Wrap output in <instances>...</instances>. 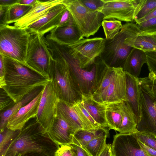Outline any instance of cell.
Segmentation results:
<instances>
[{"label":"cell","mask_w":156,"mask_h":156,"mask_svg":"<svg viewBox=\"0 0 156 156\" xmlns=\"http://www.w3.org/2000/svg\"><path fill=\"white\" fill-rule=\"evenodd\" d=\"M3 57L6 86L2 89L15 103L50 81L21 63Z\"/></svg>","instance_id":"obj_1"},{"label":"cell","mask_w":156,"mask_h":156,"mask_svg":"<svg viewBox=\"0 0 156 156\" xmlns=\"http://www.w3.org/2000/svg\"><path fill=\"white\" fill-rule=\"evenodd\" d=\"M59 147L50 139L46 130L35 118L25 124L10 145L4 156H18L33 151L55 156Z\"/></svg>","instance_id":"obj_2"},{"label":"cell","mask_w":156,"mask_h":156,"mask_svg":"<svg viewBox=\"0 0 156 156\" xmlns=\"http://www.w3.org/2000/svg\"><path fill=\"white\" fill-rule=\"evenodd\" d=\"M45 40L48 47L58 53L66 62L82 96L91 97L101 82L106 63L99 56L93 64L82 68L69 53L65 45L47 37Z\"/></svg>","instance_id":"obj_3"},{"label":"cell","mask_w":156,"mask_h":156,"mask_svg":"<svg viewBox=\"0 0 156 156\" xmlns=\"http://www.w3.org/2000/svg\"><path fill=\"white\" fill-rule=\"evenodd\" d=\"M48 48L51 53L48 77L60 100L74 104L82 99V95L64 58Z\"/></svg>","instance_id":"obj_4"},{"label":"cell","mask_w":156,"mask_h":156,"mask_svg":"<svg viewBox=\"0 0 156 156\" xmlns=\"http://www.w3.org/2000/svg\"><path fill=\"white\" fill-rule=\"evenodd\" d=\"M31 34L26 28L0 26V54L24 65Z\"/></svg>","instance_id":"obj_5"},{"label":"cell","mask_w":156,"mask_h":156,"mask_svg":"<svg viewBox=\"0 0 156 156\" xmlns=\"http://www.w3.org/2000/svg\"><path fill=\"white\" fill-rule=\"evenodd\" d=\"M140 31L136 23L124 24L113 39L106 40L104 49L99 56L108 66L123 69L127 57L133 48L125 44L124 40L130 35Z\"/></svg>","instance_id":"obj_6"},{"label":"cell","mask_w":156,"mask_h":156,"mask_svg":"<svg viewBox=\"0 0 156 156\" xmlns=\"http://www.w3.org/2000/svg\"><path fill=\"white\" fill-rule=\"evenodd\" d=\"M62 3L70 12L83 37L94 35L102 25L104 15L88 9L81 0H63Z\"/></svg>","instance_id":"obj_7"},{"label":"cell","mask_w":156,"mask_h":156,"mask_svg":"<svg viewBox=\"0 0 156 156\" xmlns=\"http://www.w3.org/2000/svg\"><path fill=\"white\" fill-rule=\"evenodd\" d=\"M51 57L44 37L38 34H31L24 65L41 76L49 78L48 72Z\"/></svg>","instance_id":"obj_8"},{"label":"cell","mask_w":156,"mask_h":156,"mask_svg":"<svg viewBox=\"0 0 156 156\" xmlns=\"http://www.w3.org/2000/svg\"><path fill=\"white\" fill-rule=\"evenodd\" d=\"M106 39L101 37L83 38L74 43L65 45L70 55L81 67L86 68L93 64L105 48Z\"/></svg>","instance_id":"obj_9"},{"label":"cell","mask_w":156,"mask_h":156,"mask_svg":"<svg viewBox=\"0 0 156 156\" xmlns=\"http://www.w3.org/2000/svg\"><path fill=\"white\" fill-rule=\"evenodd\" d=\"M103 6L98 11L104 15V20L115 19L132 23L144 0H103Z\"/></svg>","instance_id":"obj_10"},{"label":"cell","mask_w":156,"mask_h":156,"mask_svg":"<svg viewBox=\"0 0 156 156\" xmlns=\"http://www.w3.org/2000/svg\"><path fill=\"white\" fill-rule=\"evenodd\" d=\"M139 91L140 116L136 131L156 136V109L154 101L140 85Z\"/></svg>","instance_id":"obj_11"},{"label":"cell","mask_w":156,"mask_h":156,"mask_svg":"<svg viewBox=\"0 0 156 156\" xmlns=\"http://www.w3.org/2000/svg\"><path fill=\"white\" fill-rule=\"evenodd\" d=\"M59 101L50 81L44 87L36 117L46 131L51 126L57 115Z\"/></svg>","instance_id":"obj_12"},{"label":"cell","mask_w":156,"mask_h":156,"mask_svg":"<svg viewBox=\"0 0 156 156\" xmlns=\"http://www.w3.org/2000/svg\"><path fill=\"white\" fill-rule=\"evenodd\" d=\"M91 98L102 104L127 101L125 71L119 68L109 86L101 93Z\"/></svg>","instance_id":"obj_13"},{"label":"cell","mask_w":156,"mask_h":156,"mask_svg":"<svg viewBox=\"0 0 156 156\" xmlns=\"http://www.w3.org/2000/svg\"><path fill=\"white\" fill-rule=\"evenodd\" d=\"M112 156H149L140 145L135 133H117L111 145Z\"/></svg>","instance_id":"obj_14"},{"label":"cell","mask_w":156,"mask_h":156,"mask_svg":"<svg viewBox=\"0 0 156 156\" xmlns=\"http://www.w3.org/2000/svg\"><path fill=\"white\" fill-rule=\"evenodd\" d=\"M62 3L51 8L44 15L26 27L31 34L42 36L58 27L63 13L66 9Z\"/></svg>","instance_id":"obj_15"},{"label":"cell","mask_w":156,"mask_h":156,"mask_svg":"<svg viewBox=\"0 0 156 156\" xmlns=\"http://www.w3.org/2000/svg\"><path fill=\"white\" fill-rule=\"evenodd\" d=\"M43 88L34 99L10 117L6 127L14 131L21 130L29 120L36 117Z\"/></svg>","instance_id":"obj_16"},{"label":"cell","mask_w":156,"mask_h":156,"mask_svg":"<svg viewBox=\"0 0 156 156\" xmlns=\"http://www.w3.org/2000/svg\"><path fill=\"white\" fill-rule=\"evenodd\" d=\"M76 131L58 113L52 125L46 131L50 139L59 146L72 144Z\"/></svg>","instance_id":"obj_17"},{"label":"cell","mask_w":156,"mask_h":156,"mask_svg":"<svg viewBox=\"0 0 156 156\" xmlns=\"http://www.w3.org/2000/svg\"><path fill=\"white\" fill-rule=\"evenodd\" d=\"M46 36L59 44L65 45L72 44L83 39L73 18L68 25L56 27Z\"/></svg>","instance_id":"obj_18"},{"label":"cell","mask_w":156,"mask_h":156,"mask_svg":"<svg viewBox=\"0 0 156 156\" xmlns=\"http://www.w3.org/2000/svg\"><path fill=\"white\" fill-rule=\"evenodd\" d=\"M63 0H36L31 9L24 16L16 21L14 25L26 28L46 14L53 6L63 2Z\"/></svg>","instance_id":"obj_19"},{"label":"cell","mask_w":156,"mask_h":156,"mask_svg":"<svg viewBox=\"0 0 156 156\" xmlns=\"http://www.w3.org/2000/svg\"><path fill=\"white\" fill-rule=\"evenodd\" d=\"M124 42L145 52H156V33L140 31L130 35L125 39Z\"/></svg>","instance_id":"obj_20"},{"label":"cell","mask_w":156,"mask_h":156,"mask_svg":"<svg viewBox=\"0 0 156 156\" xmlns=\"http://www.w3.org/2000/svg\"><path fill=\"white\" fill-rule=\"evenodd\" d=\"M81 102L93 119L101 127L108 128L105 117L106 104H100L91 97L82 96Z\"/></svg>","instance_id":"obj_21"},{"label":"cell","mask_w":156,"mask_h":156,"mask_svg":"<svg viewBox=\"0 0 156 156\" xmlns=\"http://www.w3.org/2000/svg\"><path fill=\"white\" fill-rule=\"evenodd\" d=\"M125 73L127 101L132 108L138 121L140 116L139 77H135L127 72Z\"/></svg>","instance_id":"obj_22"},{"label":"cell","mask_w":156,"mask_h":156,"mask_svg":"<svg viewBox=\"0 0 156 156\" xmlns=\"http://www.w3.org/2000/svg\"><path fill=\"white\" fill-rule=\"evenodd\" d=\"M146 63V52L133 48L127 57L123 69L132 76L139 77L143 66Z\"/></svg>","instance_id":"obj_23"},{"label":"cell","mask_w":156,"mask_h":156,"mask_svg":"<svg viewBox=\"0 0 156 156\" xmlns=\"http://www.w3.org/2000/svg\"><path fill=\"white\" fill-rule=\"evenodd\" d=\"M72 105L59 100L57 106V113L76 131L87 129L74 109Z\"/></svg>","instance_id":"obj_24"},{"label":"cell","mask_w":156,"mask_h":156,"mask_svg":"<svg viewBox=\"0 0 156 156\" xmlns=\"http://www.w3.org/2000/svg\"><path fill=\"white\" fill-rule=\"evenodd\" d=\"M121 112L122 121L117 131L121 134L135 132L136 131L138 119L132 108L127 101L122 102Z\"/></svg>","instance_id":"obj_25"},{"label":"cell","mask_w":156,"mask_h":156,"mask_svg":"<svg viewBox=\"0 0 156 156\" xmlns=\"http://www.w3.org/2000/svg\"><path fill=\"white\" fill-rule=\"evenodd\" d=\"M44 87H39L26 95L22 99L16 103L12 107L0 114V132L6 127L10 117L15 114L21 108L28 104L34 99L41 92Z\"/></svg>","instance_id":"obj_26"},{"label":"cell","mask_w":156,"mask_h":156,"mask_svg":"<svg viewBox=\"0 0 156 156\" xmlns=\"http://www.w3.org/2000/svg\"><path fill=\"white\" fill-rule=\"evenodd\" d=\"M109 130L101 127L76 131L73 136V143L85 148L86 145L93 139L109 134Z\"/></svg>","instance_id":"obj_27"},{"label":"cell","mask_w":156,"mask_h":156,"mask_svg":"<svg viewBox=\"0 0 156 156\" xmlns=\"http://www.w3.org/2000/svg\"><path fill=\"white\" fill-rule=\"evenodd\" d=\"M123 102L106 104L105 117L108 129L117 131L122 121L121 108Z\"/></svg>","instance_id":"obj_28"},{"label":"cell","mask_w":156,"mask_h":156,"mask_svg":"<svg viewBox=\"0 0 156 156\" xmlns=\"http://www.w3.org/2000/svg\"><path fill=\"white\" fill-rule=\"evenodd\" d=\"M32 7L17 3L9 6L6 12V24L14 23L26 14Z\"/></svg>","instance_id":"obj_29"},{"label":"cell","mask_w":156,"mask_h":156,"mask_svg":"<svg viewBox=\"0 0 156 156\" xmlns=\"http://www.w3.org/2000/svg\"><path fill=\"white\" fill-rule=\"evenodd\" d=\"M73 107L87 129L101 127L93 119L84 107L81 101L72 105Z\"/></svg>","instance_id":"obj_30"},{"label":"cell","mask_w":156,"mask_h":156,"mask_svg":"<svg viewBox=\"0 0 156 156\" xmlns=\"http://www.w3.org/2000/svg\"><path fill=\"white\" fill-rule=\"evenodd\" d=\"M119 68L111 67L106 64L101 82L92 96L101 93L109 86L116 75Z\"/></svg>","instance_id":"obj_31"},{"label":"cell","mask_w":156,"mask_h":156,"mask_svg":"<svg viewBox=\"0 0 156 156\" xmlns=\"http://www.w3.org/2000/svg\"><path fill=\"white\" fill-rule=\"evenodd\" d=\"M109 135V134H105L93 139L86 145L84 149L91 156H99L106 145V139Z\"/></svg>","instance_id":"obj_32"},{"label":"cell","mask_w":156,"mask_h":156,"mask_svg":"<svg viewBox=\"0 0 156 156\" xmlns=\"http://www.w3.org/2000/svg\"><path fill=\"white\" fill-rule=\"evenodd\" d=\"M122 25L121 21L117 20H103L102 26L106 40L113 39L119 33Z\"/></svg>","instance_id":"obj_33"},{"label":"cell","mask_w":156,"mask_h":156,"mask_svg":"<svg viewBox=\"0 0 156 156\" xmlns=\"http://www.w3.org/2000/svg\"><path fill=\"white\" fill-rule=\"evenodd\" d=\"M20 131H14L6 127L3 131L0 132V156H4L10 145L19 134Z\"/></svg>","instance_id":"obj_34"},{"label":"cell","mask_w":156,"mask_h":156,"mask_svg":"<svg viewBox=\"0 0 156 156\" xmlns=\"http://www.w3.org/2000/svg\"><path fill=\"white\" fill-rule=\"evenodd\" d=\"M139 85L156 103V81L151 80L147 77L139 78Z\"/></svg>","instance_id":"obj_35"},{"label":"cell","mask_w":156,"mask_h":156,"mask_svg":"<svg viewBox=\"0 0 156 156\" xmlns=\"http://www.w3.org/2000/svg\"><path fill=\"white\" fill-rule=\"evenodd\" d=\"M146 53V64L149 72L147 77L151 80L156 81V52H149Z\"/></svg>","instance_id":"obj_36"},{"label":"cell","mask_w":156,"mask_h":156,"mask_svg":"<svg viewBox=\"0 0 156 156\" xmlns=\"http://www.w3.org/2000/svg\"><path fill=\"white\" fill-rule=\"evenodd\" d=\"M156 8V0H144L139 12L135 17V22L145 16Z\"/></svg>","instance_id":"obj_37"},{"label":"cell","mask_w":156,"mask_h":156,"mask_svg":"<svg viewBox=\"0 0 156 156\" xmlns=\"http://www.w3.org/2000/svg\"><path fill=\"white\" fill-rule=\"evenodd\" d=\"M137 139L144 144L156 151V136L150 134L136 131Z\"/></svg>","instance_id":"obj_38"},{"label":"cell","mask_w":156,"mask_h":156,"mask_svg":"<svg viewBox=\"0 0 156 156\" xmlns=\"http://www.w3.org/2000/svg\"><path fill=\"white\" fill-rule=\"evenodd\" d=\"M0 112L12 107L16 103L2 88H0Z\"/></svg>","instance_id":"obj_39"},{"label":"cell","mask_w":156,"mask_h":156,"mask_svg":"<svg viewBox=\"0 0 156 156\" xmlns=\"http://www.w3.org/2000/svg\"><path fill=\"white\" fill-rule=\"evenodd\" d=\"M136 25L141 31L156 33V17Z\"/></svg>","instance_id":"obj_40"},{"label":"cell","mask_w":156,"mask_h":156,"mask_svg":"<svg viewBox=\"0 0 156 156\" xmlns=\"http://www.w3.org/2000/svg\"><path fill=\"white\" fill-rule=\"evenodd\" d=\"M84 5L88 9L94 11H98L104 4L103 0H81Z\"/></svg>","instance_id":"obj_41"},{"label":"cell","mask_w":156,"mask_h":156,"mask_svg":"<svg viewBox=\"0 0 156 156\" xmlns=\"http://www.w3.org/2000/svg\"><path fill=\"white\" fill-rule=\"evenodd\" d=\"M55 156H73L70 145H60L55 152Z\"/></svg>","instance_id":"obj_42"},{"label":"cell","mask_w":156,"mask_h":156,"mask_svg":"<svg viewBox=\"0 0 156 156\" xmlns=\"http://www.w3.org/2000/svg\"><path fill=\"white\" fill-rule=\"evenodd\" d=\"M71 146L73 156H91L84 148L76 144H72Z\"/></svg>","instance_id":"obj_43"},{"label":"cell","mask_w":156,"mask_h":156,"mask_svg":"<svg viewBox=\"0 0 156 156\" xmlns=\"http://www.w3.org/2000/svg\"><path fill=\"white\" fill-rule=\"evenodd\" d=\"M5 86L3 57L0 54V87L3 88Z\"/></svg>","instance_id":"obj_44"},{"label":"cell","mask_w":156,"mask_h":156,"mask_svg":"<svg viewBox=\"0 0 156 156\" xmlns=\"http://www.w3.org/2000/svg\"><path fill=\"white\" fill-rule=\"evenodd\" d=\"M72 18L70 12L66 9L62 15L60 23L58 26L63 27L68 25Z\"/></svg>","instance_id":"obj_45"},{"label":"cell","mask_w":156,"mask_h":156,"mask_svg":"<svg viewBox=\"0 0 156 156\" xmlns=\"http://www.w3.org/2000/svg\"><path fill=\"white\" fill-rule=\"evenodd\" d=\"M8 7L0 6V26L7 24L6 14Z\"/></svg>","instance_id":"obj_46"},{"label":"cell","mask_w":156,"mask_h":156,"mask_svg":"<svg viewBox=\"0 0 156 156\" xmlns=\"http://www.w3.org/2000/svg\"><path fill=\"white\" fill-rule=\"evenodd\" d=\"M138 142L144 151L149 156H156V151L150 148L139 140Z\"/></svg>","instance_id":"obj_47"},{"label":"cell","mask_w":156,"mask_h":156,"mask_svg":"<svg viewBox=\"0 0 156 156\" xmlns=\"http://www.w3.org/2000/svg\"><path fill=\"white\" fill-rule=\"evenodd\" d=\"M155 17H156V8L145 16L135 21L136 24H140L142 22Z\"/></svg>","instance_id":"obj_48"},{"label":"cell","mask_w":156,"mask_h":156,"mask_svg":"<svg viewBox=\"0 0 156 156\" xmlns=\"http://www.w3.org/2000/svg\"><path fill=\"white\" fill-rule=\"evenodd\" d=\"M99 156H112L111 144H106L104 149Z\"/></svg>","instance_id":"obj_49"},{"label":"cell","mask_w":156,"mask_h":156,"mask_svg":"<svg viewBox=\"0 0 156 156\" xmlns=\"http://www.w3.org/2000/svg\"><path fill=\"white\" fill-rule=\"evenodd\" d=\"M18 0H0V6H9L17 2Z\"/></svg>","instance_id":"obj_50"},{"label":"cell","mask_w":156,"mask_h":156,"mask_svg":"<svg viewBox=\"0 0 156 156\" xmlns=\"http://www.w3.org/2000/svg\"><path fill=\"white\" fill-rule=\"evenodd\" d=\"M36 1V0H18L17 3L22 5L33 6Z\"/></svg>","instance_id":"obj_51"},{"label":"cell","mask_w":156,"mask_h":156,"mask_svg":"<svg viewBox=\"0 0 156 156\" xmlns=\"http://www.w3.org/2000/svg\"><path fill=\"white\" fill-rule=\"evenodd\" d=\"M20 156H48L45 154L37 152H26L21 154Z\"/></svg>","instance_id":"obj_52"},{"label":"cell","mask_w":156,"mask_h":156,"mask_svg":"<svg viewBox=\"0 0 156 156\" xmlns=\"http://www.w3.org/2000/svg\"><path fill=\"white\" fill-rule=\"evenodd\" d=\"M154 107L156 109V103L155 102V103H154Z\"/></svg>","instance_id":"obj_53"},{"label":"cell","mask_w":156,"mask_h":156,"mask_svg":"<svg viewBox=\"0 0 156 156\" xmlns=\"http://www.w3.org/2000/svg\"><path fill=\"white\" fill-rule=\"evenodd\" d=\"M20 155H21V154H20V155H19L18 156H20Z\"/></svg>","instance_id":"obj_54"}]
</instances>
